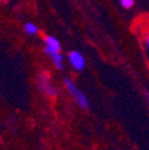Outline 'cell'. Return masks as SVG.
<instances>
[{
    "label": "cell",
    "mask_w": 149,
    "mask_h": 150,
    "mask_svg": "<svg viewBox=\"0 0 149 150\" xmlns=\"http://www.w3.org/2000/svg\"><path fill=\"white\" fill-rule=\"evenodd\" d=\"M65 86H66V88H67V91L70 93V95L74 98V100L77 102L78 106L81 107V109H83V110L89 109V99H87V97L77 87V84H75L71 79L66 78L65 79Z\"/></svg>",
    "instance_id": "1"
},
{
    "label": "cell",
    "mask_w": 149,
    "mask_h": 150,
    "mask_svg": "<svg viewBox=\"0 0 149 150\" xmlns=\"http://www.w3.org/2000/svg\"><path fill=\"white\" fill-rule=\"evenodd\" d=\"M38 87L43 94H46L47 97L50 98H55L58 95L56 93V88L54 87L51 82H50V74L47 71H41L38 74V79H36Z\"/></svg>",
    "instance_id": "2"
},
{
    "label": "cell",
    "mask_w": 149,
    "mask_h": 150,
    "mask_svg": "<svg viewBox=\"0 0 149 150\" xmlns=\"http://www.w3.org/2000/svg\"><path fill=\"white\" fill-rule=\"evenodd\" d=\"M44 44H46V47H44V52H46L47 55L54 56L55 54L61 52V43H59V40L56 39V38L46 36L44 38Z\"/></svg>",
    "instance_id": "3"
},
{
    "label": "cell",
    "mask_w": 149,
    "mask_h": 150,
    "mask_svg": "<svg viewBox=\"0 0 149 150\" xmlns=\"http://www.w3.org/2000/svg\"><path fill=\"white\" fill-rule=\"evenodd\" d=\"M68 60H70L73 67H74L75 70H78V71H81V70L85 69L86 62H85V56L82 55L81 52H78V51H71V52L68 54Z\"/></svg>",
    "instance_id": "4"
},
{
    "label": "cell",
    "mask_w": 149,
    "mask_h": 150,
    "mask_svg": "<svg viewBox=\"0 0 149 150\" xmlns=\"http://www.w3.org/2000/svg\"><path fill=\"white\" fill-rule=\"evenodd\" d=\"M24 31L27 32L28 35H36L38 32H39V28H38L36 24H34V23L28 22L24 24Z\"/></svg>",
    "instance_id": "5"
},
{
    "label": "cell",
    "mask_w": 149,
    "mask_h": 150,
    "mask_svg": "<svg viewBox=\"0 0 149 150\" xmlns=\"http://www.w3.org/2000/svg\"><path fill=\"white\" fill-rule=\"evenodd\" d=\"M51 59H53L54 64H55V67L58 70L63 69V56L61 55V52H58V54H55L54 56H51Z\"/></svg>",
    "instance_id": "6"
},
{
    "label": "cell",
    "mask_w": 149,
    "mask_h": 150,
    "mask_svg": "<svg viewBox=\"0 0 149 150\" xmlns=\"http://www.w3.org/2000/svg\"><path fill=\"white\" fill-rule=\"evenodd\" d=\"M118 1H120V4L126 9L132 8V7L134 6V0H118Z\"/></svg>",
    "instance_id": "7"
},
{
    "label": "cell",
    "mask_w": 149,
    "mask_h": 150,
    "mask_svg": "<svg viewBox=\"0 0 149 150\" xmlns=\"http://www.w3.org/2000/svg\"><path fill=\"white\" fill-rule=\"evenodd\" d=\"M145 44H146V48H148V51H149V34H146V36H145Z\"/></svg>",
    "instance_id": "8"
},
{
    "label": "cell",
    "mask_w": 149,
    "mask_h": 150,
    "mask_svg": "<svg viewBox=\"0 0 149 150\" xmlns=\"http://www.w3.org/2000/svg\"><path fill=\"white\" fill-rule=\"evenodd\" d=\"M146 102H148V105H149V94H146Z\"/></svg>",
    "instance_id": "9"
}]
</instances>
